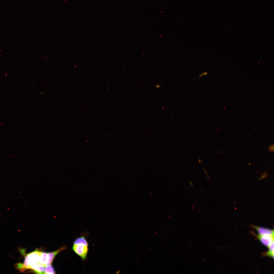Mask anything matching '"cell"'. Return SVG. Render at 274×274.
I'll return each mask as SVG.
<instances>
[{"label":"cell","instance_id":"obj_1","mask_svg":"<svg viewBox=\"0 0 274 274\" xmlns=\"http://www.w3.org/2000/svg\"><path fill=\"white\" fill-rule=\"evenodd\" d=\"M83 235L76 238L74 241L72 249L84 262L87 259L89 250V243L85 235Z\"/></svg>","mask_w":274,"mask_h":274},{"label":"cell","instance_id":"obj_2","mask_svg":"<svg viewBox=\"0 0 274 274\" xmlns=\"http://www.w3.org/2000/svg\"><path fill=\"white\" fill-rule=\"evenodd\" d=\"M42 252L38 250L29 253L26 256L23 263L19 262L16 264V268L23 272L29 267L39 263L40 255Z\"/></svg>","mask_w":274,"mask_h":274},{"label":"cell","instance_id":"obj_3","mask_svg":"<svg viewBox=\"0 0 274 274\" xmlns=\"http://www.w3.org/2000/svg\"><path fill=\"white\" fill-rule=\"evenodd\" d=\"M253 234L263 245L267 247L274 241V235H262Z\"/></svg>","mask_w":274,"mask_h":274},{"label":"cell","instance_id":"obj_4","mask_svg":"<svg viewBox=\"0 0 274 274\" xmlns=\"http://www.w3.org/2000/svg\"><path fill=\"white\" fill-rule=\"evenodd\" d=\"M251 227L256 230L259 235H274V230L268 229L251 225Z\"/></svg>","mask_w":274,"mask_h":274},{"label":"cell","instance_id":"obj_5","mask_svg":"<svg viewBox=\"0 0 274 274\" xmlns=\"http://www.w3.org/2000/svg\"><path fill=\"white\" fill-rule=\"evenodd\" d=\"M66 248V247L65 246H63L54 252L48 253L47 266L51 265L55 256L59 253L65 250Z\"/></svg>","mask_w":274,"mask_h":274},{"label":"cell","instance_id":"obj_6","mask_svg":"<svg viewBox=\"0 0 274 274\" xmlns=\"http://www.w3.org/2000/svg\"><path fill=\"white\" fill-rule=\"evenodd\" d=\"M45 267L43 265L38 263L32 265L27 268V269H31L37 273H44Z\"/></svg>","mask_w":274,"mask_h":274},{"label":"cell","instance_id":"obj_7","mask_svg":"<svg viewBox=\"0 0 274 274\" xmlns=\"http://www.w3.org/2000/svg\"><path fill=\"white\" fill-rule=\"evenodd\" d=\"M48 253L41 252L40 256L39 263L45 267L47 266L48 260Z\"/></svg>","mask_w":274,"mask_h":274},{"label":"cell","instance_id":"obj_8","mask_svg":"<svg viewBox=\"0 0 274 274\" xmlns=\"http://www.w3.org/2000/svg\"><path fill=\"white\" fill-rule=\"evenodd\" d=\"M268 250L263 254V255L268 256L274 259V241H273L268 247Z\"/></svg>","mask_w":274,"mask_h":274},{"label":"cell","instance_id":"obj_9","mask_svg":"<svg viewBox=\"0 0 274 274\" xmlns=\"http://www.w3.org/2000/svg\"><path fill=\"white\" fill-rule=\"evenodd\" d=\"M55 273L54 268L51 265L47 266L45 267L44 273L53 274Z\"/></svg>","mask_w":274,"mask_h":274}]
</instances>
